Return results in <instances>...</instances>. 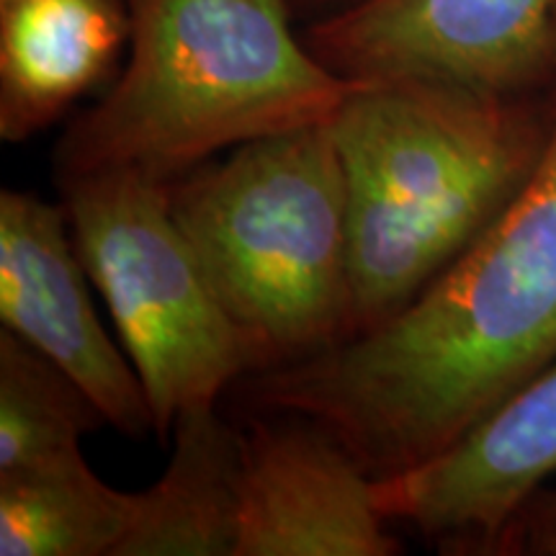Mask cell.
I'll return each instance as SVG.
<instances>
[{
	"mask_svg": "<svg viewBox=\"0 0 556 556\" xmlns=\"http://www.w3.org/2000/svg\"><path fill=\"white\" fill-rule=\"evenodd\" d=\"M163 477L137 492V516L116 556H235L242 497V430L217 405L178 415Z\"/></svg>",
	"mask_w": 556,
	"mask_h": 556,
	"instance_id": "cell-11",
	"label": "cell"
},
{
	"mask_svg": "<svg viewBox=\"0 0 556 556\" xmlns=\"http://www.w3.org/2000/svg\"><path fill=\"white\" fill-rule=\"evenodd\" d=\"M544 155L471 245L379 328L261 371L253 405L317 422L374 479L441 454L556 358V101Z\"/></svg>",
	"mask_w": 556,
	"mask_h": 556,
	"instance_id": "cell-1",
	"label": "cell"
},
{
	"mask_svg": "<svg viewBox=\"0 0 556 556\" xmlns=\"http://www.w3.org/2000/svg\"><path fill=\"white\" fill-rule=\"evenodd\" d=\"M106 422L83 389L31 345L0 332V477L78 454Z\"/></svg>",
	"mask_w": 556,
	"mask_h": 556,
	"instance_id": "cell-13",
	"label": "cell"
},
{
	"mask_svg": "<svg viewBox=\"0 0 556 556\" xmlns=\"http://www.w3.org/2000/svg\"><path fill=\"white\" fill-rule=\"evenodd\" d=\"M296 5H319V9H330L328 13H336V11H343V9H351V5L356 3H364V0H294ZM325 13V16H328Z\"/></svg>",
	"mask_w": 556,
	"mask_h": 556,
	"instance_id": "cell-15",
	"label": "cell"
},
{
	"mask_svg": "<svg viewBox=\"0 0 556 556\" xmlns=\"http://www.w3.org/2000/svg\"><path fill=\"white\" fill-rule=\"evenodd\" d=\"M65 206L37 193H0V323L62 368L127 435L155 430L127 353L96 315Z\"/></svg>",
	"mask_w": 556,
	"mask_h": 556,
	"instance_id": "cell-7",
	"label": "cell"
},
{
	"mask_svg": "<svg viewBox=\"0 0 556 556\" xmlns=\"http://www.w3.org/2000/svg\"><path fill=\"white\" fill-rule=\"evenodd\" d=\"M135 516L137 492L103 482L78 451L0 477V556H116Z\"/></svg>",
	"mask_w": 556,
	"mask_h": 556,
	"instance_id": "cell-12",
	"label": "cell"
},
{
	"mask_svg": "<svg viewBox=\"0 0 556 556\" xmlns=\"http://www.w3.org/2000/svg\"><path fill=\"white\" fill-rule=\"evenodd\" d=\"M170 212L253 371L351 338L345 176L328 122L250 139L170 180Z\"/></svg>",
	"mask_w": 556,
	"mask_h": 556,
	"instance_id": "cell-4",
	"label": "cell"
},
{
	"mask_svg": "<svg viewBox=\"0 0 556 556\" xmlns=\"http://www.w3.org/2000/svg\"><path fill=\"white\" fill-rule=\"evenodd\" d=\"M556 475V358L441 454L377 479V503L443 548L482 554Z\"/></svg>",
	"mask_w": 556,
	"mask_h": 556,
	"instance_id": "cell-8",
	"label": "cell"
},
{
	"mask_svg": "<svg viewBox=\"0 0 556 556\" xmlns=\"http://www.w3.org/2000/svg\"><path fill=\"white\" fill-rule=\"evenodd\" d=\"M482 554L556 556V490H539L507 520Z\"/></svg>",
	"mask_w": 556,
	"mask_h": 556,
	"instance_id": "cell-14",
	"label": "cell"
},
{
	"mask_svg": "<svg viewBox=\"0 0 556 556\" xmlns=\"http://www.w3.org/2000/svg\"><path fill=\"white\" fill-rule=\"evenodd\" d=\"M556 0H364L304 31L340 78L526 96L556 73Z\"/></svg>",
	"mask_w": 556,
	"mask_h": 556,
	"instance_id": "cell-6",
	"label": "cell"
},
{
	"mask_svg": "<svg viewBox=\"0 0 556 556\" xmlns=\"http://www.w3.org/2000/svg\"><path fill=\"white\" fill-rule=\"evenodd\" d=\"M554 47H556V16H554Z\"/></svg>",
	"mask_w": 556,
	"mask_h": 556,
	"instance_id": "cell-16",
	"label": "cell"
},
{
	"mask_svg": "<svg viewBox=\"0 0 556 556\" xmlns=\"http://www.w3.org/2000/svg\"><path fill=\"white\" fill-rule=\"evenodd\" d=\"M70 232L148 394L157 438L178 415L217 405L253 374L245 338L222 307L170 212V184L137 170L60 180Z\"/></svg>",
	"mask_w": 556,
	"mask_h": 556,
	"instance_id": "cell-5",
	"label": "cell"
},
{
	"mask_svg": "<svg viewBox=\"0 0 556 556\" xmlns=\"http://www.w3.org/2000/svg\"><path fill=\"white\" fill-rule=\"evenodd\" d=\"M552 111L413 78L358 83L340 103L328 124L345 176L351 338L405 309L516 199Z\"/></svg>",
	"mask_w": 556,
	"mask_h": 556,
	"instance_id": "cell-2",
	"label": "cell"
},
{
	"mask_svg": "<svg viewBox=\"0 0 556 556\" xmlns=\"http://www.w3.org/2000/svg\"><path fill=\"white\" fill-rule=\"evenodd\" d=\"M242 430L235 556H394L400 539L377 479L336 435L304 417Z\"/></svg>",
	"mask_w": 556,
	"mask_h": 556,
	"instance_id": "cell-9",
	"label": "cell"
},
{
	"mask_svg": "<svg viewBox=\"0 0 556 556\" xmlns=\"http://www.w3.org/2000/svg\"><path fill=\"white\" fill-rule=\"evenodd\" d=\"M127 45L124 0H0V137L24 142L58 122Z\"/></svg>",
	"mask_w": 556,
	"mask_h": 556,
	"instance_id": "cell-10",
	"label": "cell"
},
{
	"mask_svg": "<svg viewBox=\"0 0 556 556\" xmlns=\"http://www.w3.org/2000/svg\"><path fill=\"white\" fill-rule=\"evenodd\" d=\"M129 60L54 148L60 180L137 170L178 180L222 150L325 124L358 83L291 26L294 0H124Z\"/></svg>",
	"mask_w": 556,
	"mask_h": 556,
	"instance_id": "cell-3",
	"label": "cell"
}]
</instances>
